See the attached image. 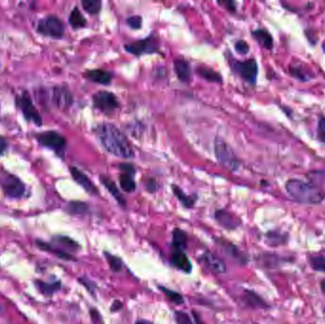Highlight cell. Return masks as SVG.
<instances>
[{
	"instance_id": "obj_29",
	"label": "cell",
	"mask_w": 325,
	"mask_h": 324,
	"mask_svg": "<svg viewBox=\"0 0 325 324\" xmlns=\"http://www.w3.org/2000/svg\"><path fill=\"white\" fill-rule=\"evenodd\" d=\"M197 73L201 77H203L204 79L209 81V82H214V83H222L223 82V78H222L221 74L215 72L212 69L198 68Z\"/></svg>"
},
{
	"instance_id": "obj_7",
	"label": "cell",
	"mask_w": 325,
	"mask_h": 324,
	"mask_svg": "<svg viewBox=\"0 0 325 324\" xmlns=\"http://www.w3.org/2000/svg\"><path fill=\"white\" fill-rule=\"evenodd\" d=\"M37 32L44 37L59 39L64 36L65 26L63 21L56 16H48L38 21Z\"/></svg>"
},
{
	"instance_id": "obj_28",
	"label": "cell",
	"mask_w": 325,
	"mask_h": 324,
	"mask_svg": "<svg viewBox=\"0 0 325 324\" xmlns=\"http://www.w3.org/2000/svg\"><path fill=\"white\" fill-rule=\"evenodd\" d=\"M69 23L73 28L77 30V29L84 28L87 25V20L84 18L82 13L79 11V9L75 7L69 17Z\"/></svg>"
},
{
	"instance_id": "obj_22",
	"label": "cell",
	"mask_w": 325,
	"mask_h": 324,
	"mask_svg": "<svg viewBox=\"0 0 325 324\" xmlns=\"http://www.w3.org/2000/svg\"><path fill=\"white\" fill-rule=\"evenodd\" d=\"M100 180L103 183V185H105V187L108 189V191L112 194V197L117 201V203L121 205L122 207H126V200L123 197L120 190L118 189V187L115 185V183L112 181V179L108 178V177L101 176Z\"/></svg>"
},
{
	"instance_id": "obj_24",
	"label": "cell",
	"mask_w": 325,
	"mask_h": 324,
	"mask_svg": "<svg viewBox=\"0 0 325 324\" xmlns=\"http://www.w3.org/2000/svg\"><path fill=\"white\" fill-rule=\"evenodd\" d=\"M252 36L255 38V40L260 44V46L272 50L273 49V37L270 35L269 32L264 29H258L252 32Z\"/></svg>"
},
{
	"instance_id": "obj_31",
	"label": "cell",
	"mask_w": 325,
	"mask_h": 324,
	"mask_svg": "<svg viewBox=\"0 0 325 324\" xmlns=\"http://www.w3.org/2000/svg\"><path fill=\"white\" fill-rule=\"evenodd\" d=\"M308 262L314 271L325 274V255H309Z\"/></svg>"
},
{
	"instance_id": "obj_42",
	"label": "cell",
	"mask_w": 325,
	"mask_h": 324,
	"mask_svg": "<svg viewBox=\"0 0 325 324\" xmlns=\"http://www.w3.org/2000/svg\"><path fill=\"white\" fill-rule=\"evenodd\" d=\"M235 50L237 53H239L241 55H246L249 52V46L244 40H239L235 44Z\"/></svg>"
},
{
	"instance_id": "obj_21",
	"label": "cell",
	"mask_w": 325,
	"mask_h": 324,
	"mask_svg": "<svg viewBox=\"0 0 325 324\" xmlns=\"http://www.w3.org/2000/svg\"><path fill=\"white\" fill-rule=\"evenodd\" d=\"M187 235L181 228H174L172 232V250L185 251L187 248Z\"/></svg>"
},
{
	"instance_id": "obj_36",
	"label": "cell",
	"mask_w": 325,
	"mask_h": 324,
	"mask_svg": "<svg viewBox=\"0 0 325 324\" xmlns=\"http://www.w3.org/2000/svg\"><path fill=\"white\" fill-rule=\"evenodd\" d=\"M82 6L87 13L91 15H97L101 10L102 3L99 0H84L82 1Z\"/></svg>"
},
{
	"instance_id": "obj_39",
	"label": "cell",
	"mask_w": 325,
	"mask_h": 324,
	"mask_svg": "<svg viewBox=\"0 0 325 324\" xmlns=\"http://www.w3.org/2000/svg\"><path fill=\"white\" fill-rule=\"evenodd\" d=\"M78 280H79L80 283L83 284L84 287L86 288L90 292V294H92L93 296H94L95 291L97 289V285H96V283L94 281H93L92 279H90L89 278H87V277H82V278H79Z\"/></svg>"
},
{
	"instance_id": "obj_49",
	"label": "cell",
	"mask_w": 325,
	"mask_h": 324,
	"mask_svg": "<svg viewBox=\"0 0 325 324\" xmlns=\"http://www.w3.org/2000/svg\"><path fill=\"white\" fill-rule=\"evenodd\" d=\"M192 314H193V317H194V322H195V324H204V322H203V320L201 319L200 315H198V314L196 313L195 311H193Z\"/></svg>"
},
{
	"instance_id": "obj_25",
	"label": "cell",
	"mask_w": 325,
	"mask_h": 324,
	"mask_svg": "<svg viewBox=\"0 0 325 324\" xmlns=\"http://www.w3.org/2000/svg\"><path fill=\"white\" fill-rule=\"evenodd\" d=\"M54 241L56 242L57 248L66 252L68 251L75 252L80 249V245L76 241L66 236H56L54 238Z\"/></svg>"
},
{
	"instance_id": "obj_18",
	"label": "cell",
	"mask_w": 325,
	"mask_h": 324,
	"mask_svg": "<svg viewBox=\"0 0 325 324\" xmlns=\"http://www.w3.org/2000/svg\"><path fill=\"white\" fill-rule=\"evenodd\" d=\"M287 260L274 253H263L260 256V264L265 268H278L281 264L286 263Z\"/></svg>"
},
{
	"instance_id": "obj_34",
	"label": "cell",
	"mask_w": 325,
	"mask_h": 324,
	"mask_svg": "<svg viewBox=\"0 0 325 324\" xmlns=\"http://www.w3.org/2000/svg\"><path fill=\"white\" fill-rule=\"evenodd\" d=\"M120 181V185H121L122 189L126 192H132L135 190L136 188V184L134 182L133 179V175L131 174H128V173H122L119 178Z\"/></svg>"
},
{
	"instance_id": "obj_14",
	"label": "cell",
	"mask_w": 325,
	"mask_h": 324,
	"mask_svg": "<svg viewBox=\"0 0 325 324\" xmlns=\"http://www.w3.org/2000/svg\"><path fill=\"white\" fill-rule=\"evenodd\" d=\"M215 220L227 230H235L241 225V221L235 215L224 209H219L215 212Z\"/></svg>"
},
{
	"instance_id": "obj_41",
	"label": "cell",
	"mask_w": 325,
	"mask_h": 324,
	"mask_svg": "<svg viewBox=\"0 0 325 324\" xmlns=\"http://www.w3.org/2000/svg\"><path fill=\"white\" fill-rule=\"evenodd\" d=\"M127 24L133 30H138L142 27V18L139 16H133L127 19Z\"/></svg>"
},
{
	"instance_id": "obj_44",
	"label": "cell",
	"mask_w": 325,
	"mask_h": 324,
	"mask_svg": "<svg viewBox=\"0 0 325 324\" xmlns=\"http://www.w3.org/2000/svg\"><path fill=\"white\" fill-rule=\"evenodd\" d=\"M119 167L122 170V173H128V174H131V175H134V173H135V168L131 164L123 163L119 166Z\"/></svg>"
},
{
	"instance_id": "obj_12",
	"label": "cell",
	"mask_w": 325,
	"mask_h": 324,
	"mask_svg": "<svg viewBox=\"0 0 325 324\" xmlns=\"http://www.w3.org/2000/svg\"><path fill=\"white\" fill-rule=\"evenodd\" d=\"M52 102L61 110L69 109L74 103V96L65 87H55L52 92Z\"/></svg>"
},
{
	"instance_id": "obj_46",
	"label": "cell",
	"mask_w": 325,
	"mask_h": 324,
	"mask_svg": "<svg viewBox=\"0 0 325 324\" xmlns=\"http://www.w3.org/2000/svg\"><path fill=\"white\" fill-rule=\"evenodd\" d=\"M123 302H121L120 300L118 299H115L113 302H112V306H111V311L112 312H118L123 309Z\"/></svg>"
},
{
	"instance_id": "obj_51",
	"label": "cell",
	"mask_w": 325,
	"mask_h": 324,
	"mask_svg": "<svg viewBox=\"0 0 325 324\" xmlns=\"http://www.w3.org/2000/svg\"><path fill=\"white\" fill-rule=\"evenodd\" d=\"M319 286H320V290L322 291V293L324 294L325 295V278L324 279H322L321 281H320V284H319Z\"/></svg>"
},
{
	"instance_id": "obj_11",
	"label": "cell",
	"mask_w": 325,
	"mask_h": 324,
	"mask_svg": "<svg viewBox=\"0 0 325 324\" xmlns=\"http://www.w3.org/2000/svg\"><path fill=\"white\" fill-rule=\"evenodd\" d=\"M93 104L96 109L106 114L112 113L119 106V103L117 101L115 95L106 91H100L94 94Z\"/></svg>"
},
{
	"instance_id": "obj_8",
	"label": "cell",
	"mask_w": 325,
	"mask_h": 324,
	"mask_svg": "<svg viewBox=\"0 0 325 324\" xmlns=\"http://www.w3.org/2000/svg\"><path fill=\"white\" fill-rule=\"evenodd\" d=\"M215 242L219 246V248L223 251L225 257H227L233 262L239 265H246L248 263V257L245 253H243L237 245H235L231 241H227L224 238H216Z\"/></svg>"
},
{
	"instance_id": "obj_23",
	"label": "cell",
	"mask_w": 325,
	"mask_h": 324,
	"mask_svg": "<svg viewBox=\"0 0 325 324\" xmlns=\"http://www.w3.org/2000/svg\"><path fill=\"white\" fill-rule=\"evenodd\" d=\"M86 77L94 83L109 85L112 80V74L105 70H93L86 74Z\"/></svg>"
},
{
	"instance_id": "obj_10",
	"label": "cell",
	"mask_w": 325,
	"mask_h": 324,
	"mask_svg": "<svg viewBox=\"0 0 325 324\" xmlns=\"http://www.w3.org/2000/svg\"><path fill=\"white\" fill-rule=\"evenodd\" d=\"M125 50L131 55L140 56L145 54H153L158 51V39L155 37H147L144 40L125 45Z\"/></svg>"
},
{
	"instance_id": "obj_50",
	"label": "cell",
	"mask_w": 325,
	"mask_h": 324,
	"mask_svg": "<svg viewBox=\"0 0 325 324\" xmlns=\"http://www.w3.org/2000/svg\"><path fill=\"white\" fill-rule=\"evenodd\" d=\"M135 324H153L151 321H149V320H147V319H139V320H137L136 322H135Z\"/></svg>"
},
{
	"instance_id": "obj_9",
	"label": "cell",
	"mask_w": 325,
	"mask_h": 324,
	"mask_svg": "<svg viewBox=\"0 0 325 324\" xmlns=\"http://www.w3.org/2000/svg\"><path fill=\"white\" fill-rule=\"evenodd\" d=\"M232 70L241 76L244 81L248 82L251 85L256 84L257 76H258V64L255 59H248L246 61H237L234 60L232 63Z\"/></svg>"
},
{
	"instance_id": "obj_43",
	"label": "cell",
	"mask_w": 325,
	"mask_h": 324,
	"mask_svg": "<svg viewBox=\"0 0 325 324\" xmlns=\"http://www.w3.org/2000/svg\"><path fill=\"white\" fill-rule=\"evenodd\" d=\"M145 187L149 192L153 193V192L158 190L159 184L155 179L150 178V179H148V181L145 183Z\"/></svg>"
},
{
	"instance_id": "obj_48",
	"label": "cell",
	"mask_w": 325,
	"mask_h": 324,
	"mask_svg": "<svg viewBox=\"0 0 325 324\" xmlns=\"http://www.w3.org/2000/svg\"><path fill=\"white\" fill-rule=\"evenodd\" d=\"M219 4H224L225 7H226V9L230 11V12H232V13H234L236 11V3L233 2V1H224L223 3L219 2Z\"/></svg>"
},
{
	"instance_id": "obj_5",
	"label": "cell",
	"mask_w": 325,
	"mask_h": 324,
	"mask_svg": "<svg viewBox=\"0 0 325 324\" xmlns=\"http://www.w3.org/2000/svg\"><path fill=\"white\" fill-rule=\"evenodd\" d=\"M16 105L22 112L24 118L28 122L34 123L36 126L41 127L43 119L36 108L28 93L24 92L16 97Z\"/></svg>"
},
{
	"instance_id": "obj_52",
	"label": "cell",
	"mask_w": 325,
	"mask_h": 324,
	"mask_svg": "<svg viewBox=\"0 0 325 324\" xmlns=\"http://www.w3.org/2000/svg\"><path fill=\"white\" fill-rule=\"evenodd\" d=\"M323 51L325 52V44H323Z\"/></svg>"
},
{
	"instance_id": "obj_4",
	"label": "cell",
	"mask_w": 325,
	"mask_h": 324,
	"mask_svg": "<svg viewBox=\"0 0 325 324\" xmlns=\"http://www.w3.org/2000/svg\"><path fill=\"white\" fill-rule=\"evenodd\" d=\"M36 139L42 147L54 150L59 156L64 155L67 140L60 133L54 130H48L37 134Z\"/></svg>"
},
{
	"instance_id": "obj_17",
	"label": "cell",
	"mask_w": 325,
	"mask_h": 324,
	"mask_svg": "<svg viewBox=\"0 0 325 324\" xmlns=\"http://www.w3.org/2000/svg\"><path fill=\"white\" fill-rule=\"evenodd\" d=\"M170 263L185 273H190L192 270V263L185 251H172L170 256Z\"/></svg>"
},
{
	"instance_id": "obj_40",
	"label": "cell",
	"mask_w": 325,
	"mask_h": 324,
	"mask_svg": "<svg viewBox=\"0 0 325 324\" xmlns=\"http://www.w3.org/2000/svg\"><path fill=\"white\" fill-rule=\"evenodd\" d=\"M317 138L325 144V116H320L317 122Z\"/></svg>"
},
{
	"instance_id": "obj_19",
	"label": "cell",
	"mask_w": 325,
	"mask_h": 324,
	"mask_svg": "<svg viewBox=\"0 0 325 324\" xmlns=\"http://www.w3.org/2000/svg\"><path fill=\"white\" fill-rule=\"evenodd\" d=\"M289 236L286 232L270 230L265 234V241L270 246H280L287 243Z\"/></svg>"
},
{
	"instance_id": "obj_6",
	"label": "cell",
	"mask_w": 325,
	"mask_h": 324,
	"mask_svg": "<svg viewBox=\"0 0 325 324\" xmlns=\"http://www.w3.org/2000/svg\"><path fill=\"white\" fill-rule=\"evenodd\" d=\"M215 154L216 157L221 163V165L230 170H237L240 166V162L224 140L217 137L215 139Z\"/></svg>"
},
{
	"instance_id": "obj_47",
	"label": "cell",
	"mask_w": 325,
	"mask_h": 324,
	"mask_svg": "<svg viewBox=\"0 0 325 324\" xmlns=\"http://www.w3.org/2000/svg\"><path fill=\"white\" fill-rule=\"evenodd\" d=\"M8 148V142L4 137L0 136V155H3Z\"/></svg>"
},
{
	"instance_id": "obj_2",
	"label": "cell",
	"mask_w": 325,
	"mask_h": 324,
	"mask_svg": "<svg viewBox=\"0 0 325 324\" xmlns=\"http://www.w3.org/2000/svg\"><path fill=\"white\" fill-rule=\"evenodd\" d=\"M285 188L291 198L299 204H321L325 199L324 191L320 187L298 179L288 180Z\"/></svg>"
},
{
	"instance_id": "obj_20",
	"label": "cell",
	"mask_w": 325,
	"mask_h": 324,
	"mask_svg": "<svg viewBox=\"0 0 325 324\" xmlns=\"http://www.w3.org/2000/svg\"><path fill=\"white\" fill-rule=\"evenodd\" d=\"M174 69L180 81L187 83L191 79V68L189 63L184 59H178L174 63Z\"/></svg>"
},
{
	"instance_id": "obj_27",
	"label": "cell",
	"mask_w": 325,
	"mask_h": 324,
	"mask_svg": "<svg viewBox=\"0 0 325 324\" xmlns=\"http://www.w3.org/2000/svg\"><path fill=\"white\" fill-rule=\"evenodd\" d=\"M38 247L42 250L47 251V252H51L53 254H55L58 258L60 259H66V260H74L75 259L70 253L66 252V251L61 250L59 248H57L56 246H53L47 242L44 241H38Z\"/></svg>"
},
{
	"instance_id": "obj_3",
	"label": "cell",
	"mask_w": 325,
	"mask_h": 324,
	"mask_svg": "<svg viewBox=\"0 0 325 324\" xmlns=\"http://www.w3.org/2000/svg\"><path fill=\"white\" fill-rule=\"evenodd\" d=\"M0 187L10 198H21L26 190L25 184L19 177L8 171H0Z\"/></svg>"
},
{
	"instance_id": "obj_37",
	"label": "cell",
	"mask_w": 325,
	"mask_h": 324,
	"mask_svg": "<svg viewBox=\"0 0 325 324\" xmlns=\"http://www.w3.org/2000/svg\"><path fill=\"white\" fill-rule=\"evenodd\" d=\"M301 69H302L301 67H298V66L297 65L290 66V68H289V73H290V74H291L293 77L297 78V79L300 80V81H303V82L308 81V80L310 79V77H309L308 74H307L304 71H302Z\"/></svg>"
},
{
	"instance_id": "obj_13",
	"label": "cell",
	"mask_w": 325,
	"mask_h": 324,
	"mask_svg": "<svg viewBox=\"0 0 325 324\" xmlns=\"http://www.w3.org/2000/svg\"><path fill=\"white\" fill-rule=\"evenodd\" d=\"M201 260L207 268L215 274H223L226 272V265L223 260L210 251L204 252L201 256Z\"/></svg>"
},
{
	"instance_id": "obj_33",
	"label": "cell",
	"mask_w": 325,
	"mask_h": 324,
	"mask_svg": "<svg viewBox=\"0 0 325 324\" xmlns=\"http://www.w3.org/2000/svg\"><path fill=\"white\" fill-rule=\"evenodd\" d=\"M104 255L106 257V259L108 260V263L110 265V267L112 269V272L114 273H120L123 271V260H122L121 258L117 257V256H114L112 253L110 252H107L105 251L104 252Z\"/></svg>"
},
{
	"instance_id": "obj_38",
	"label": "cell",
	"mask_w": 325,
	"mask_h": 324,
	"mask_svg": "<svg viewBox=\"0 0 325 324\" xmlns=\"http://www.w3.org/2000/svg\"><path fill=\"white\" fill-rule=\"evenodd\" d=\"M174 317L176 324H193L191 317L186 312L176 311L174 313Z\"/></svg>"
},
{
	"instance_id": "obj_15",
	"label": "cell",
	"mask_w": 325,
	"mask_h": 324,
	"mask_svg": "<svg viewBox=\"0 0 325 324\" xmlns=\"http://www.w3.org/2000/svg\"><path fill=\"white\" fill-rule=\"evenodd\" d=\"M70 171H71V174L75 182L78 185H81L87 192H89L90 194L92 195L99 194L97 187L95 186V185H93V182L90 180V178L83 173L80 169H78L77 167H71Z\"/></svg>"
},
{
	"instance_id": "obj_35",
	"label": "cell",
	"mask_w": 325,
	"mask_h": 324,
	"mask_svg": "<svg viewBox=\"0 0 325 324\" xmlns=\"http://www.w3.org/2000/svg\"><path fill=\"white\" fill-rule=\"evenodd\" d=\"M159 289L166 295V296L171 302L175 303L177 305H181V304L185 303L184 296H182L180 293L176 292V291H173V290L168 289V288L165 287V286H159Z\"/></svg>"
},
{
	"instance_id": "obj_16",
	"label": "cell",
	"mask_w": 325,
	"mask_h": 324,
	"mask_svg": "<svg viewBox=\"0 0 325 324\" xmlns=\"http://www.w3.org/2000/svg\"><path fill=\"white\" fill-rule=\"evenodd\" d=\"M242 302L252 309H268V303L255 291L245 289L242 296Z\"/></svg>"
},
{
	"instance_id": "obj_32",
	"label": "cell",
	"mask_w": 325,
	"mask_h": 324,
	"mask_svg": "<svg viewBox=\"0 0 325 324\" xmlns=\"http://www.w3.org/2000/svg\"><path fill=\"white\" fill-rule=\"evenodd\" d=\"M89 205L82 202H71L66 207V211L72 215H85L89 212Z\"/></svg>"
},
{
	"instance_id": "obj_30",
	"label": "cell",
	"mask_w": 325,
	"mask_h": 324,
	"mask_svg": "<svg viewBox=\"0 0 325 324\" xmlns=\"http://www.w3.org/2000/svg\"><path fill=\"white\" fill-rule=\"evenodd\" d=\"M37 286L38 290L45 296H52L54 295L58 290L61 289V282L60 281H56L53 283H48L44 281H37Z\"/></svg>"
},
{
	"instance_id": "obj_45",
	"label": "cell",
	"mask_w": 325,
	"mask_h": 324,
	"mask_svg": "<svg viewBox=\"0 0 325 324\" xmlns=\"http://www.w3.org/2000/svg\"><path fill=\"white\" fill-rule=\"evenodd\" d=\"M91 317L93 319V323L99 324L101 323V321H102V317H101L100 313L95 308L91 309Z\"/></svg>"
},
{
	"instance_id": "obj_1",
	"label": "cell",
	"mask_w": 325,
	"mask_h": 324,
	"mask_svg": "<svg viewBox=\"0 0 325 324\" xmlns=\"http://www.w3.org/2000/svg\"><path fill=\"white\" fill-rule=\"evenodd\" d=\"M94 132L104 148L116 157L130 159L134 157V150L126 135L112 124L98 125Z\"/></svg>"
},
{
	"instance_id": "obj_26",
	"label": "cell",
	"mask_w": 325,
	"mask_h": 324,
	"mask_svg": "<svg viewBox=\"0 0 325 324\" xmlns=\"http://www.w3.org/2000/svg\"><path fill=\"white\" fill-rule=\"evenodd\" d=\"M172 190L173 193L176 196L177 199L180 201V203L183 204L186 208H192L195 204L196 201L198 199L197 195H186L183 192V190L177 186V185H172Z\"/></svg>"
}]
</instances>
